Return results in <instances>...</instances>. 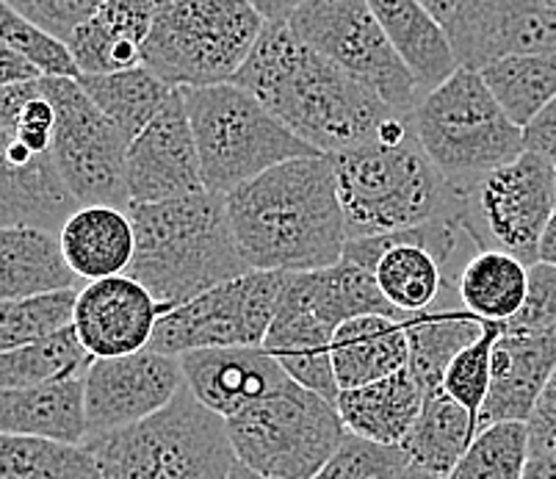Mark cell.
<instances>
[{"instance_id": "obj_34", "label": "cell", "mask_w": 556, "mask_h": 479, "mask_svg": "<svg viewBox=\"0 0 556 479\" xmlns=\"http://www.w3.org/2000/svg\"><path fill=\"white\" fill-rule=\"evenodd\" d=\"M484 84L518 128H526L556 98V53L509 55L482 70Z\"/></svg>"}, {"instance_id": "obj_20", "label": "cell", "mask_w": 556, "mask_h": 479, "mask_svg": "<svg viewBox=\"0 0 556 479\" xmlns=\"http://www.w3.org/2000/svg\"><path fill=\"white\" fill-rule=\"evenodd\" d=\"M180 366L189 391L225 418L291 380L263 346L197 350L180 355Z\"/></svg>"}, {"instance_id": "obj_17", "label": "cell", "mask_w": 556, "mask_h": 479, "mask_svg": "<svg viewBox=\"0 0 556 479\" xmlns=\"http://www.w3.org/2000/svg\"><path fill=\"white\" fill-rule=\"evenodd\" d=\"M336 332L338 327L318 311L316 302L307 294L302 272H288L263 350L277 357L291 380L321 393L332 405L341 393L336 369H332Z\"/></svg>"}, {"instance_id": "obj_16", "label": "cell", "mask_w": 556, "mask_h": 479, "mask_svg": "<svg viewBox=\"0 0 556 479\" xmlns=\"http://www.w3.org/2000/svg\"><path fill=\"white\" fill-rule=\"evenodd\" d=\"M128 197L130 205L164 203L178 197L200 194L202 180L200 153L184 89H175L153 123L128 144Z\"/></svg>"}, {"instance_id": "obj_41", "label": "cell", "mask_w": 556, "mask_h": 479, "mask_svg": "<svg viewBox=\"0 0 556 479\" xmlns=\"http://www.w3.org/2000/svg\"><path fill=\"white\" fill-rule=\"evenodd\" d=\"M502 332L529 338L556 336V266H529V291L523 305L513 319L504 322Z\"/></svg>"}, {"instance_id": "obj_52", "label": "cell", "mask_w": 556, "mask_h": 479, "mask_svg": "<svg viewBox=\"0 0 556 479\" xmlns=\"http://www.w3.org/2000/svg\"><path fill=\"white\" fill-rule=\"evenodd\" d=\"M543 3H548V7L556 9V0H543Z\"/></svg>"}, {"instance_id": "obj_29", "label": "cell", "mask_w": 556, "mask_h": 479, "mask_svg": "<svg viewBox=\"0 0 556 479\" xmlns=\"http://www.w3.org/2000/svg\"><path fill=\"white\" fill-rule=\"evenodd\" d=\"M488 322L468 314L459 302L457 289L448 291L427 314L404 319L409 341V371L418 377L427 391L441 388L448 363L482 336Z\"/></svg>"}, {"instance_id": "obj_4", "label": "cell", "mask_w": 556, "mask_h": 479, "mask_svg": "<svg viewBox=\"0 0 556 479\" xmlns=\"http://www.w3.org/2000/svg\"><path fill=\"white\" fill-rule=\"evenodd\" d=\"M349 239L396 234L454 219V191L409 130L399 142H371L330 155Z\"/></svg>"}, {"instance_id": "obj_5", "label": "cell", "mask_w": 556, "mask_h": 479, "mask_svg": "<svg viewBox=\"0 0 556 479\" xmlns=\"http://www.w3.org/2000/svg\"><path fill=\"white\" fill-rule=\"evenodd\" d=\"M103 479H230L236 466L227 421L189 386L139 425L86 441Z\"/></svg>"}, {"instance_id": "obj_47", "label": "cell", "mask_w": 556, "mask_h": 479, "mask_svg": "<svg viewBox=\"0 0 556 479\" xmlns=\"http://www.w3.org/2000/svg\"><path fill=\"white\" fill-rule=\"evenodd\" d=\"M520 479H556V455H545V452L532 455Z\"/></svg>"}, {"instance_id": "obj_27", "label": "cell", "mask_w": 556, "mask_h": 479, "mask_svg": "<svg viewBox=\"0 0 556 479\" xmlns=\"http://www.w3.org/2000/svg\"><path fill=\"white\" fill-rule=\"evenodd\" d=\"M368 7L386 28L399 59L416 75L424 94L457 73L459 62L446 37V28L418 0H368Z\"/></svg>"}, {"instance_id": "obj_51", "label": "cell", "mask_w": 556, "mask_h": 479, "mask_svg": "<svg viewBox=\"0 0 556 479\" xmlns=\"http://www.w3.org/2000/svg\"><path fill=\"white\" fill-rule=\"evenodd\" d=\"M399 479H443V477H438V474H429L427 468L416 466V463H409V468Z\"/></svg>"}, {"instance_id": "obj_38", "label": "cell", "mask_w": 556, "mask_h": 479, "mask_svg": "<svg viewBox=\"0 0 556 479\" xmlns=\"http://www.w3.org/2000/svg\"><path fill=\"white\" fill-rule=\"evenodd\" d=\"M409 463L402 446L368 441L346 430L327 466L313 479H399Z\"/></svg>"}, {"instance_id": "obj_23", "label": "cell", "mask_w": 556, "mask_h": 479, "mask_svg": "<svg viewBox=\"0 0 556 479\" xmlns=\"http://www.w3.org/2000/svg\"><path fill=\"white\" fill-rule=\"evenodd\" d=\"M59 244L67 266L84 283L125 275L136 250L130 211L116 205H84L64 222Z\"/></svg>"}, {"instance_id": "obj_14", "label": "cell", "mask_w": 556, "mask_h": 479, "mask_svg": "<svg viewBox=\"0 0 556 479\" xmlns=\"http://www.w3.org/2000/svg\"><path fill=\"white\" fill-rule=\"evenodd\" d=\"M186 388L180 357L141 350L98 357L84 375L86 441L105 438L155 416Z\"/></svg>"}, {"instance_id": "obj_30", "label": "cell", "mask_w": 556, "mask_h": 479, "mask_svg": "<svg viewBox=\"0 0 556 479\" xmlns=\"http://www.w3.org/2000/svg\"><path fill=\"white\" fill-rule=\"evenodd\" d=\"M477 438V416L452 393L432 388L402 449L416 466L448 479Z\"/></svg>"}, {"instance_id": "obj_46", "label": "cell", "mask_w": 556, "mask_h": 479, "mask_svg": "<svg viewBox=\"0 0 556 479\" xmlns=\"http://www.w3.org/2000/svg\"><path fill=\"white\" fill-rule=\"evenodd\" d=\"M250 3L266 23H286L305 0H250Z\"/></svg>"}, {"instance_id": "obj_40", "label": "cell", "mask_w": 556, "mask_h": 479, "mask_svg": "<svg viewBox=\"0 0 556 479\" xmlns=\"http://www.w3.org/2000/svg\"><path fill=\"white\" fill-rule=\"evenodd\" d=\"M502 336V325L488 322L482 330V336L473 341L471 346H465L452 363H448L446 375H443L441 388L446 393H452L459 405H465L468 411L477 416L482 413L484 400H488L490 391V375H493V346Z\"/></svg>"}, {"instance_id": "obj_44", "label": "cell", "mask_w": 556, "mask_h": 479, "mask_svg": "<svg viewBox=\"0 0 556 479\" xmlns=\"http://www.w3.org/2000/svg\"><path fill=\"white\" fill-rule=\"evenodd\" d=\"M523 150L545 155L556 164V98L523 128Z\"/></svg>"}, {"instance_id": "obj_49", "label": "cell", "mask_w": 556, "mask_h": 479, "mask_svg": "<svg viewBox=\"0 0 556 479\" xmlns=\"http://www.w3.org/2000/svg\"><path fill=\"white\" fill-rule=\"evenodd\" d=\"M418 3H421V7L427 9L434 20L446 23V20L454 14V9H457L459 0H418Z\"/></svg>"}, {"instance_id": "obj_32", "label": "cell", "mask_w": 556, "mask_h": 479, "mask_svg": "<svg viewBox=\"0 0 556 479\" xmlns=\"http://www.w3.org/2000/svg\"><path fill=\"white\" fill-rule=\"evenodd\" d=\"M78 84L98 103L105 117L123 130L128 142H134L136 136L153 123L155 114L175 92V87H169L144 64L119 70V73L78 75Z\"/></svg>"}, {"instance_id": "obj_21", "label": "cell", "mask_w": 556, "mask_h": 479, "mask_svg": "<svg viewBox=\"0 0 556 479\" xmlns=\"http://www.w3.org/2000/svg\"><path fill=\"white\" fill-rule=\"evenodd\" d=\"M556 371V336L529 338L502 332L493 346L490 391L477 432L498 421H529L545 382Z\"/></svg>"}, {"instance_id": "obj_28", "label": "cell", "mask_w": 556, "mask_h": 479, "mask_svg": "<svg viewBox=\"0 0 556 479\" xmlns=\"http://www.w3.org/2000/svg\"><path fill=\"white\" fill-rule=\"evenodd\" d=\"M407 363V327L391 316H357L343 322L332 338V369L341 391L382 380Z\"/></svg>"}, {"instance_id": "obj_18", "label": "cell", "mask_w": 556, "mask_h": 479, "mask_svg": "<svg viewBox=\"0 0 556 479\" xmlns=\"http://www.w3.org/2000/svg\"><path fill=\"white\" fill-rule=\"evenodd\" d=\"M159 316L161 305L144 286L116 275L92 280L78 291L73 327L86 352L98 361L148 350Z\"/></svg>"}, {"instance_id": "obj_6", "label": "cell", "mask_w": 556, "mask_h": 479, "mask_svg": "<svg viewBox=\"0 0 556 479\" xmlns=\"http://www.w3.org/2000/svg\"><path fill=\"white\" fill-rule=\"evenodd\" d=\"M266 20L250 0H155L141 64L175 89L236 78Z\"/></svg>"}, {"instance_id": "obj_19", "label": "cell", "mask_w": 556, "mask_h": 479, "mask_svg": "<svg viewBox=\"0 0 556 479\" xmlns=\"http://www.w3.org/2000/svg\"><path fill=\"white\" fill-rule=\"evenodd\" d=\"M78 209L53 155L34 153L0 125V225H31L59 234Z\"/></svg>"}, {"instance_id": "obj_48", "label": "cell", "mask_w": 556, "mask_h": 479, "mask_svg": "<svg viewBox=\"0 0 556 479\" xmlns=\"http://www.w3.org/2000/svg\"><path fill=\"white\" fill-rule=\"evenodd\" d=\"M538 264L556 266V211L551 214L548 225H545V230H543V239H540Z\"/></svg>"}, {"instance_id": "obj_50", "label": "cell", "mask_w": 556, "mask_h": 479, "mask_svg": "<svg viewBox=\"0 0 556 479\" xmlns=\"http://www.w3.org/2000/svg\"><path fill=\"white\" fill-rule=\"evenodd\" d=\"M230 479H275V477H266V474L255 471V468H250V466H244L241 461H236V466H232V471H230Z\"/></svg>"}, {"instance_id": "obj_3", "label": "cell", "mask_w": 556, "mask_h": 479, "mask_svg": "<svg viewBox=\"0 0 556 479\" xmlns=\"http://www.w3.org/2000/svg\"><path fill=\"white\" fill-rule=\"evenodd\" d=\"M128 211L136 250L125 275L144 286L161 311L252 272L232 234L225 194L200 191Z\"/></svg>"}, {"instance_id": "obj_1", "label": "cell", "mask_w": 556, "mask_h": 479, "mask_svg": "<svg viewBox=\"0 0 556 479\" xmlns=\"http://www.w3.org/2000/svg\"><path fill=\"white\" fill-rule=\"evenodd\" d=\"M232 84L318 153L336 155L371 142H399L409 134L386 100L363 87L332 59L302 42L286 23H266Z\"/></svg>"}, {"instance_id": "obj_31", "label": "cell", "mask_w": 556, "mask_h": 479, "mask_svg": "<svg viewBox=\"0 0 556 479\" xmlns=\"http://www.w3.org/2000/svg\"><path fill=\"white\" fill-rule=\"evenodd\" d=\"M529 291V266L498 250H477L457 277V294L468 314L482 322L513 319Z\"/></svg>"}, {"instance_id": "obj_43", "label": "cell", "mask_w": 556, "mask_h": 479, "mask_svg": "<svg viewBox=\"0 0 556 479\" xmlns=\"http://www.w3.org/2000/svg\"><path fill=\"white\" fill-rule=\"evenodd\" d=\"M529 427V446L532 455H556V371L551 380L545 382L543 393H540L538 405H534L532 416L526 421Z\"/></svg>"}, {"instance_id": "obj_33", "label": "cell", "mask_w": 556, "mask_h": 479, "mask_svg": "<svg viewBox=\"0 0 556 479\" xmlns=\"http://www.w3.org/2000/svg\"><path fill=\"white\" fill-rule=\"evenodd\" d=\"M94 357L80 344L75 327L0 352V388H31L84 377Z\"/></svg>"}, {"instance_id": "obj_25", "label": "cell", "mask_w": 556, "mask_h": 479, "mask_svg": "<svg viewBox=\"0 0 556 479\" xmlns=\"http://www.w3.org/2000/svg\"><path fill=\"white\" fill-rule=\"evenodd\" d=\"M0 432L86 443L84 377L31 388H0Z\"/></svg>"}, {"instance_id": "obj_26", "label": "cell", "mask_w": 556, "mask_h": 479, "mask_svg": "<svg viewBox=\"0 0 556 479\" xmlns=\"http://www.w3.org/2000/svg\"><path fill=\"white\" fill-rule=\"evenodd\" d=\"M67 266L59 234L31 225H0V300L84 289Z\"/></svg>"}, {"instance_id": "obj_24", "label": "cell", "mask_w": 556, "mask_h": 479, "mask_svg": "<svg viewBox=\"0 0 556 479\" xmlns=\"http://www.w3.org/2000/svg\"><path fill=\"white\" fill-rule=\"evenodd\" d=\"M427 393L409 366H404L377 382L341 391L336 407L349 432L388 446H402L416 425Z\"/></svg>"}, {"instance_id": "obj_35", "label": "cell", "mask_w": 556, "mask_h": 479, "mask_svg": "<svg viewBox=\"0 0 556 479\" xmlns=\"http://www.w3.org/2000/svg\"><path fill=\"white\" fill-rule=\"evenodd\" d=\"M0 479H103L84 443L0 432Z\"/></svg>"}, {"instance_id": "obj_11", "label": "cell", "mask_w": 556, "mask_h": 479, "mask_svg": "<svg viewBox=\"0 0 556 479\" xmlns=\"http://www.w3.org/2000/svg\"><path fill=\"white\" fill-rule=\"evenodd\" d=\"M288 25L302 42L379 94L399 117H409L421 103L424 89L399 59L368 0H305Z\"/></svg>"}, {"instance_id": "obj_45", "label": "cell", "mask_w": 556, "mask_h": 479, "mask_svg": "<svg viewBox=\"0 0 556 479\" xmlns=\"http://www.w3.org/2000/svg\"><path fill=\"white\" fill-rule=\"evenodd\" d=\"M45 78L23 53L0 42V87H14V84H28V80Z\"/></svg>"}, {"instance_id": "obj_2", "label": "cell", "mask_w": 556, "mask_h": 479, "mask_svg": "<svg viewBox=\"0 0 556 479\" xmlns=\"http://www.w3.org/2000/svg\"><path fill=\"white\" fill-rule=\"evenodd\" d=\"M225 203L250 269L316 272L343 259L349 236L330 155L271 166Z\"/></svg>"}, {"instance_id": "obj_8", "label": "cell", "mask_w": 556, "mask_h": 479, "mask_svg": "<svg viewBox=\"0 0 556 479\" xmlns=\"http://www.w3.org/2000/svg\"><path fill=\"white\" fill-rule=\"evenodd\" d=\"M407 125L448 186L471 184L523 153V128L507 117L482 73L468 67L424 94Z\"/></svg>"}, {"instance_id": "obj_37", "label": "cell", "mask_w": 556, "mask_h": 479, "mask_svg": "<svg viewBox=\"0 0 556 479\" xmlns=\"http://www.w3.org/2000/svg\"><path fill=\"white\" fill-rule=\"evenodd\" d=\"M78 291H50L25 300H0V352L31 344L73 325Z\"/></svg>"}, {"instance_id": "obj_39", "label": "cell", "mask_w": 556, "mask_h": 479, "mask_svg": "<svg viewBox=\"0 0 556 479\" xmlns=\"http://www.w3.org/2000/svg\"><path fill=\"white\" fill-rule=\"evenodd\" d=\"M0 42L23 53L45 78H78L80 75L67 42L50 37L31 20H25L7 0H0Z\"/></svg>"}, {"instance_id": "obj_12", "label": "cell", "mask_w": 556, "mask_h": 479, "mask_svg": "<svg viewBox=\"0 0 556 479\" xmlns=\"http://www.w3.org/2000/svg\"><path fill=\"white\" fill-rule=\"evenodd\" d=\"M45 94L55 109L53 161L64 186L84 205L130 209L128 139L98 109L78 78H42Z\"/></svg>"}, {"instance_id": "obj_9", "label": "cell", "mask_w": 556, "mask_h": 479, "mask_svg": "<svg viewBox=\"0 0 556 479\" xmlns=\"http://www.w3.org/2000/svg\"><path fill=\"white\" fill-rule=\"evenodd\" d=\"M225 421L236 457L275 479H313L346 432L338 407L296 380L250 402Z\"/></svg>"}, {"instance_id": "obj_22", "label": "cell", "mask_w": 556, "mask_h": 479, "mask_svg": "<svg viewBox=\"0 0 556 479\" xmlns=\"http://www.w3.org/2000/svg\"><path fill=\"white\" fill-rule=\"evenodd\" d=\"M155 17V0H103L67 39L80 75H105L139 67L141 45Z\"/></svg>"}, {"instance_id": "obj_36", "label": "cell", "mask_w": 556, "mask_h": 479, "mask_svg": "<svg viewBox=\"0 0 556 479\" xmlns=\"http://www.w3.org/2000/svg\"><path fill=\"white\" fill-rule=\"evenodd\" d=\"M529 457V427L523 421H498L477 432L448 479H520Z\"/></svg>"}, {"instance_id": "obj_10", "label": "cell", "mask_w": 556, "mask_h": 479, "mask_svg": "<svg viewBox=\"0 0 556 479\" xmlns=\"http://www.w3.org/2000/svg\"><path fill=\"white\" fill-rule=\"evenodd\" d=\"M454 219L477 250L515 255L538 264V247L556 211V164L523 150L515 161L495 166L465 186H452Z\"/></svg>"}, {"instance_id": "obj_7", "label": "cell", "mask_w": 556, "mask_h": 479, "mask_svg": "<svg viewBox=\"0 0 556 479\" xmlns=\"http://www.w3.org/2000/svg\"><path fill=\"white\" fill-rule=\"evenodd\" d=\"M200 153L202 180L214 194H230L277 164L318 155L239 84L184 89Z\"/></svg>"}, {"instance_id": "obj_15", "label": "cell", "mask_w": 556, "mask_h": 479, "mask_svg": "<svg viewBox=\"0 0 556 479\" xmlns=\"http://www.w3.org/2000/svg\"><path fill=\"white\" fill-rule=\"evenodd\" d=\"M443 28L459 67L477 73L509 55L556 53V9L543 0H459Z\"/></svg>"}, {"instance_id": "obj_42", "label": "cell", "mask_w": 556, "mask_h": 479, "mask_svg": "<svg viewBox=\"0 0 556 479\" xmlns=\"http://www.w3.org/2000/svg\"><path fill=\"white\" fill-rule=\"evenodd\" d=\"M7 3L50 37L67 42L75 28L98 14L103 0H7Z\"/></svg>"}, {"instance_id": "obj_13", "label": "cell", "mask_w": 556, "mask_h": 479, "mask_svg": "<svg viewBox=\"0 0 556 479\" xmlns=\"http://www.w3.org/2000/svg\"><path fill=\"white\" fill-rule=\"evenodd\" d=\"M288 272L252 269L184 305L161 311L148 350L189 355L197 350L263 346L277 314Z\"/></svg>"}]
</instances>
